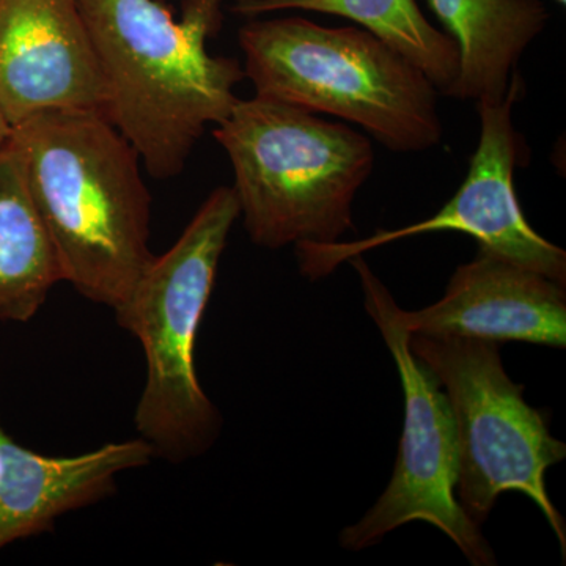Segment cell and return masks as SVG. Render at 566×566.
<instances>
[{
  "instance_id": "30bf717a",
  "label": "cell",
  "mask_w": 566,
  "mask_h": 566,
  "mask_svg": "<svg viewBox=\"0 0 566 566\" xmlns=\"http://www.w3.org/2000/svg\"><path fill=\"white\" fill-rule=\"evenodd\" d=\"M411 335H455L565 348L564 283L482 251L461 264L438 303L403 311Z\"/></svg>"
},
{
  "instance_id": "5bb4252c",
  "label": "cell",
  "mask_w": 566,
  "mask_h": 566,
  "mask_svg": "<svg viewBox=\"0 0 566 566\" xmlns=\"http://www.w3.org/2000/svg\"><path fill=\"white\" fill-rule=\"evenodd\" d=\"M232 11L248 18L279 11L345 18L415 63L441 95H447L457 80L460 51L455 40L436 29L416 0H237Z\"/></svg>"
},
{
  "instance_id": "e0dca14e",
  "label": "cell",
  "mask_w": 566,
  "mask_h": 566,
  "mask_svg": "<svg viewBox=\"0 0 566 566\" xmlns=\"http://www.w3.org/2000/svg\"><path fill=\"white\" fill-rule=\"evenodd\" d=\"M219 2H222V3H223V0H219Z\"/></svg>"
},
{
  "instance_id": "5b68a950",
  "label": "cell",
  "mask_w": 566,
  "mask_h": 566,
  "mask_svg": "<svg viewBox=\"0 0 566 566\" xmlns=\"http://www.w3.org/2000/svg\"><path fill=\"white\" fill-rule=\"evenodd\" d=\"M238 218L233 188H216L114 312L123 329L140 342L147 360L134 417L137 438L150 446L153 457L170 463L203 455L221 433V415L197 378L196 344Z\"/></svg>"
},
{
  "instance_id": "8992f818",
  "label": "cell",
  "mask_w": 566,
  "mask_h": 566,
  "mask_svg": "<svg viewBox=\"0 0 566 566\" xmlns=\"http://www.w3.org/2000/svg\"><path fill=\"white\" fill-rule=\"evenodd\" d=\"M409 348L430 367L452 409L458 442L455 494L482 526L505 491H520L546 517L566 557L564 516L546 490V472L566 458L565 442L506 375L501 344L455 335H411Z\"/></svg>"
},
{
  "instance_id": "277c9868",
  "label": "cell",
  "mask_w": 566,
  "mask_h": 566,
  "mask_svg": "<svg viewBox=\"0 0 566 566\" xmlns=\"http://www.w3.org/2000/svg\"><path fill=\"white\" fill-rule=\"evenodd\" d=\"M212 137L232 164L253 244L337 243L353 229L354 199L375 169L367 134L255 95L238 99Z\"/></svg>"
},
{
  "instance_id": "ba28073f",
  "label": "cell",
  "mask_w": 566,
  "mask_h": 566,
  "mask_svg": "<svg viewBox=\"0 0 566 566\" xmlns=\"http://www.w3.org/2000/svg\"><path fill=\"white\" fill-rule=\"evenodd\" d=\"M526 93L520 71L513 73L501 103H476L480 139L469 164V172L455 196L434 216L397 230H379L352 243L294 245L301 274L319 281L342 263L381 245L436 232L469 234L479 249L566 283V253L535 232L515 191V170L526 163V142L513 125V107Z\"/></svg>"
},
{
  "instance_id": "52a82bcc",
  "label": "cell",
  "mask_w": 566,
  "mask_h": 566,
  "mask_svg": "<svg viewBox=\"0 0 566 566\" xmlns=\"http://www.w3.org/2000/svg\"><path fill=\"white\" fill-rule=\"evenodd\" d=\"M363 283L365 311L374 319L398 368L403 389V433L389 486L365 513L346 527L340 543L348 551L378 545L405 524L422 521L455 543L474 566L495 565L482 531L458 502V442L452 409L441 382L409 348L411 334L400 305L363 255L348 260Z\"/></svg>"
},
{
  "instance_id": "7c38bea8",
  "label": "cell",
  "mask_w": 566,
  "mask_h": 566,
  "mask_svg": "<svg viewBox=\"0 0 566 566\" xmlns=\"http://www.w3.org/2000/svg\"><path fill=\"white\" fill-rule=\"evenodd\" d=\"M460 51L457 80L447 96L501 103L517 63L545 31L542 0H427Z\"/></svg>"
},
{
  "instance_id": "9c48e42d",
  "label": "cell",
  "mask_w": 566,
  "mask_h": 566,
  "mask_svg": "<svg viewBox=\"0 0 566 566\" xmlns=\"http://www.w3.org/2000/svg\"><path fill=\"white\" fill-rule=\"evenodd\" d=\"M0 104L11 126L103 111L102 70L77 0H0Z\"/></svg>"
},
{
  "instance_id": "8fae6325",
  "label": "cell",
  "mask_w": 566,
  "mask_h": 566,
  "mask_svg": "<svg viewBox=\"0 0 566 566\" xmlns=\"http://www.w3.org/2000/svg\"><path fill=\"white\" fill-rule=\"evenodd\" d=\"M151 458L140 438L77 457H44L18 444L0 424V551L51 531L65 513L103 501L114 493L118 475Z\"/></svg>"
},
{
  "instance_id": "4fadbf2b",
  "label": "cell",
  "mask_w": 566,
  "mask_h": 566,
  "mask_svg": "<svg viewBox=\"0 0 566 566\" xmlns=\"http://www.w3.org/2000/svg\"><path fill=\"white\" fill-rule=\"evenodd\" d=\"M63 271L17 148L0 147V322H31Z\"/></svg>"
},
{
  "instance_id": "2e32d148",
  "label": "cell",
  "mask_w": 566,
  "mask_h": 566,
  "mask_svg": "<svg viewBox=\"0 0 566 566\" xmlns=\"http://www.w3.org/2000/svg\"><path fill=\"white\" fill-rule=\"evenodd\" d=\"M557 3H560V6H566V0H556Z\"/></svg>"
},
{
  "instance_id": "3957f363",
  "label": "cell",
  "mask_w": 566,
  "mask_h": 566,
  "mask_svg": "<svg viewBox=\"0 0 566 566\" xmlns=\"http://www.w3.org/2000/svg\"><path fill=\"white\" fill-rule=\"evenodd\" d=\"M238 43L256 96L353 123L395 153L427 151L442 139L433 82L363 28L256 17Z\"/></svg>"
},
{
  "instance_id": "7a4b0ae2",
  "label": "cell",
  "mask_w": 566,
  "mask_h": 566,
  "mask_svg": "<svg viewBox=\"0 0 566 566\" xmlns=\"http://www.w3.org/2000/svg\"><path fill=\"white\" fill-rule=\"evenodd\" d=\"M63 281L117 312L155 259L139 153L99 111H51L11 129Z\"/></svg>"
},
{
  "instance_id": "6da1fadb",
  "label": "cell",
  "mask_w": 566,
  "mask_h": 566,
  "mask_svg": "<svg viewBox=\"0 0 566 566\" xmlns=\"http://www.w3.org/2000/svg\"><path fill=\"white\" fill-rule=\"evenodd\" d=\"M104 82L102 114L156 180L185 169L208 126L226 120L245 80L238 59L212 55L222 2L185 0L181 20L159 0H77Z\"/></svg>"
},
{
  "instance_id": "9a60e30c",
  "label": "cell",
  "mask_w": 566,
  "mask_h": 566,
  "mask_svg": "<svg viewBox=\"0 0 566 566\" xmlns=\"http://www.w3.org/2000/svg\"><path fill=\"white\" fill-rule=\"evenodd\" d=\"M11 129H13V126H11L6 111H3L2 104H0V147H3L10 140Z\"/></svg>"
}]
</instances>
